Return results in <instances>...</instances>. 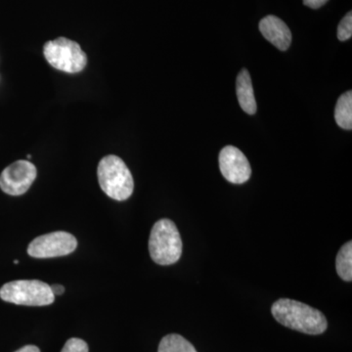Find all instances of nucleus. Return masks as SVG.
<instances>
[{
    "instance_id": "nucleus-15",
    "label": "nucleus",
    "mask_w": 352,
    "mask_h": 352,
    "mask_svg": "<svg viewBox=\"0 0 352 352\" xmlns=\"http://www.w3.org/2000/svg\"><path fill=\"white\" fill-rule=\"evenodd\" d=\"M61 352H89V349L85 340L72 338L67 340Z\"/></svg>"
},
{
    "instance_id": "nucleus-13",
    "label": "nucleus",
    "mask_w": 352,
    "mask_h": 352,
    "mask_svg": "<svg viewBox=\"0 0 352 352\" xmlns=\"http://www.w3.org/2000/svg\"><path fill=\"white\" fill-rule=\"evenodd\" d=\"M157 352H198L195 346L177 333H170L162 339Z\"/></svg>"
},
{
    "instance_id": "nucleus-16",
    "label": "nucleus",
    "mask_w": 352,
    "mask_h": 352,
    "mask_svg": "<svg viewBox=\"0 0 352 352\" xmlns=\"http://www.w3.org/2000/svg\"><path fill=\"white\" fill-rule=\"evenodd\" d=\"M328 0H303L305 6L312 9L320 8V7L325 6Z\"/></svg>"
},
{
    "instance_id": "nucleus-1",
    "label": "nucleus",
    "mask_w": 352,
    "mask_h": 352,
    "mask_svg": "<svg viewBox=\"0 0 352 352\" xmlns=\"http://www.w3.org/2000/svg\"><path fill=\"white\" fill-rule=\"evenodd\" d=\"M271 312L278 323L307 335H321L328 328L325 315L296 300L280 298L273 303Z\"/></svg>"
},
{
    "instance_id": "nucleus-8",
    "label": "nucleus",
    "mask_w": 352,
    "mask_h": 352,
    "mask_svg": "<svg viewBox=\"0 0 352 352\" xmlns=\"http://www.w3.org/2000/svg\"><path fill=\"white\" fill-rule=\"evenodd\" d=\"M219 168L227 182L243 184L250 179L252 168L247 157L234 146H226L220 151Z\"/></svg>"
},
{
    "instance_id": "nucleus-9",
    "label": "nucleus",
    "mask_w": 352,
    "mask_h": 352,
    "mask_svg": "<svg viewBox=\"0 0 352 352\" xmlns=\"http://www.w3.org/2000/svg\"><path fill=\"white\" fill-rule=\"evenodd\" d=\"M259 31L275 47L286 51L291 45L292 34L288 25L276 16L268 15L259 23Z\"/></svg>"
},
{
    "instance_id": "nucleus-17",
    "label": "nucleus",
    "mask_w": 352,
    "mask_h": 352,
    "mask_svg": "<svg viewBox=\"0 0 352 352\" xmlns=\"http://www.w3.org/2000/svg\"><path fill=\"white\" fill-rule=\"evenodd\" d=\"M51 291H52L53 295L61 296L65 293V287L62 286V285H52L50 286Z\"/></svg>"
},
{
    "instance_id": "nucleus-2",
    "label": "nucleus",
    "mask_w": 352,
    "mask_h": 352,
    "mask_svg": "<svg viewBox=\"0 0 352 352\" xmlns=\"http://www.w3.org/2000/svg\"><path fill=\"white\" fill-rule=\"evenodd\" d=\"M97 175L104 193L116 201H126L133 193L134 182L131 170L120 157L109 155L101 160Z\"/></svg>"
},
{
    "instance_id": "nucleus-11",
    "label": "nucleus",
    "mask_w": 352,
    "mask_h": 352,
    "mask_svg": "<svg viewBox=\"0 0 352 352\" xmlns=\"http://www.w3.org/2000/svg\"><path fill=\"white\" fill-rule=\"evenodd\" d=\"M338 126L351 131L352 129V92L347 91L340 97L335 110Z\"/></svg>"
},
{
    "instance_id": "nucleus-19",
    "label": "nucleus",
    "mask_w": 352,
    "mask_h": 352,
    "mask_svg": "<svg viewBox=\"0 0 352 352\" xmlns=\"http://www.w3.org/2000/svg\"><path fill=\"white\" fill-rule=\"evenodd\" d=\"M14 263H15V264L19 263V261H14Z\"/></svg>"
},
{
    "instance_id": "nucleus-3",
    "label": "nucleus",
    "mask_w": 352,
    "mask_h": 352,
    "mask_svg": "<svg viewBox=\"0 0 352 352\" xmlns=\"http://www.w3.org/2000/svg\"><path fill=\"white\" fill-rule=\"evenodd\" d=\"M182 240L175 222L170 219L157 220L153 226L149 239L150 256L159 265H171L182 254Z\"/></svg>"
},
{
    "instance_id": "nucleus-10",
    "label": "nucleus",
    "mask_w": 352,
    "mask_h": 352,
    "mask_svg": "<svg viewBox=\"0 0 352 352\" xmlns=\"http://www.w3.org/2000/svg\"><path fill=\"white\" fill-rule=\"evenodd\" d=\"M236 90H237L238 101H239L241 108L249 115H254L258 107H256V101L254 98L251 76L248 69H242L238 75Z\"/></svg>"
},
{
    "instance_id": "nucleus-7",
    "label": "nucleus",
    "mask_w": 352,
    "mask_h": 352,
    "mask_svg": "<svg viewBox=\"0 0 352 352\" xmlns=\"http://www.w3.org/2000/svg\"><path fill=\"white\" fill-rule=\"evenodd\" d=\"M36 168L31 162H15L0 175V189L10 196L24 195L36 180Z\"/></svg>"
},
{
    "instance_id": "nucleus-5",
    "label": "nucleus",
    "mask_w": 352,
    "mask_h": 352,
    "mask_svg": "<svg viewBox=\"0 0 352 352\" xmlns=\"http://www.w3.org/2000/svg\"><path fill=\"white\" fill-rule=\"evenodd\" d=\"M43 54L53 67L68 74L82 72L87 64V57L80 44L66 38H59L44 44Z\"/></svg>"
},
{
    "instance_id": "nucleus-18",
    "label": "nucleus",
    "mask_w": 352,
    "mask_h": 352,
    "mask_svg": "<svg viewBox=\"0 0 352 352\" xmlns=\"http://www.w3.org/2000/svg\"><path fill=\"white\" fill-rule=\"evenodd\" d=\"M15 352H41V349L38 346L29 344V346H23L22 349H18Z\"/></svg>"
},
{
    "instance_id": "nucleus-6",
    "label": "nucleus",
    "mask_w": 352,
    "mask_h": 352,
    "mask_svg": "<svg viewBox=\"0 0 352 352\" xmlns=\"http://www.w3.org/2000/svg\"><path fill=\"white\" fill-rule=\"evenodd\" d=\"M78 241L65 231L45 234L32 241L28 254L34 258H52L68 256L76 251Z\"/></svg>"
},
{
    "instance_id": "nucleus-4",
    "label": "nucleus",
    "mask_w": 352,
    "mask_h": 352,
    "mask_svg": "<svg viewBox=\"0 0 352 352\" xmlns=\"http://www.w3.org/2000/svg\"><path fill=\"white\" fill-rule=\"evenodd\" d=\"M4 302L25 307H46L55 300L50 285L39 280H17L8 282L0 289Z\"/></svg>"
},
{
    "instance_id": "nucleus-12",
    "label": "nucleus",
    "mask_w": 352,
    "mask_h": 352,
    "mask_svg": "<svg viewBox=\"0 0 352 352\" xmlns=\"http://www.w3.org/2000/svg\"><path fill=\"white\" fill-rule=\"evenodd\" d=\"M336 270L338 275L342 278L344 281L351 282L352 280V242L346 243L339 252H338L337 258H336Z\"/></svg>"
},
{
    "instance_id": "nucleus-14",
    "label": "nucleus",
    "mask_w": 352,
    "mask_h": 352,
    "mask_svg": "<svg viewBox=\"0 0 352 352\" xmlns=\"http://www.w3.org/2000/svg\"><path fill=\"white\" fill-rule=\"evenodd\" d=\"M352 36V14L347 13L344 19L340 21L338 27V38L340 41H349Z\"/></svg>"
}]
</instances>
